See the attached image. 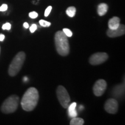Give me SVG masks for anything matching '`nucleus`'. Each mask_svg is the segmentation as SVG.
Listing matches in <instances>:
<instances>
[{
    "mask_svg": "<svg viewBox=\"0 0 125 125\" xmlns=\"http://www.w3.org/2000/svg\"><path fill=\"white\" fill-rule=\"evenodd\" d=\"M108 6L105 3H101L98 5L97 8V13L98 15L102 16L105 15L108 11Z\"/></svg>",
    "mask_w": 125,
    "mask_h": 125,
    "instance_id": "f8f14e48",
    "label": "nucleus"
},
{
    "mask_svg": "<svg viewBox=\"0 0 125 125\" xmlns=\"http://www.w3.org/2000/svg\"><path fill=\"white\" fill-rule=\"evenodd\" d=\"M120 25V19L118 17H113L108 21L109 29L115 30L118 28Z\"/></svg>",
    "mask_w": 125,
    "mask_h": 125,
    "instance_id": "9d476101",
    "label": "nucleus"
},
{
    "mask_svg": "<svg viewBox=\"0 0 125 125\" xmlns=\"http://www.w3.org/2000/svg\"><path fill=\"white\" fill-rule=\"evenodd\" d=\"M108 58V56L106 53L97 52L90 56L89 62L90 64L93 65H99L105 62Z\"/></svg>",
    "mask_w": 125,
    "mask_h": 125,
    "instance_id": "423d86ee",
    "label": "nucleus"
},
{
    "mask_svg": "<svg viewBox=\"0 0 125 125\" xmlns=\"http://www.w3.org/2000/svg\"><path fill=\"white\" fill-rule=\"evenodd\" d=\"M2 29L3 30H9L11 29V24L9 23H6L4 24H3Z\"/></svg>",
    "mask_w": 125,
    "mask_h": 125,
    "instance_id": "f3484780",
    "label": "nucleus"
},
{
    "mask_svg": "<svg viewBox=\"0 0 125 125\" xmlns=\"http://www.w3.org/2000/svg\"><path fill=\"white\" fill-rule=\"evenodd\" d=\"M5 39V35L4 34H0V41H3Z\"/></svg>",
    "mask_w": 125,
    "mask_h": 125,
    "instance_id": "4be33fe9",
    "label": "nucleus"
},
{
    "mask_svg": "<svg viewBox=\"0 0 125 125\" xmlns=\"http://www.w3.org/2000/svg\"><path fill=\"white\" fill-rule=\"evenodd\" d=\"M38 14L36 12H31L29 13V16L30 18L31 19H35L38 17Z\"/></svg>",
    "mask_w": 125,
    "mask_h": 125,
    "instance_id": "6ab92c4d",
    "label": "nucleus"
},
{
    "mask_svg": "<svg viewBox=\"0 0 125 125\" xmlns=\"http://www.w3.org/2000/svg\"><path fill=\"white\" fill-rule=\"evenodd\" d=\"M37 25H36L35 24H32V26H31L30 28V32H31V33H33V32H35L36 30H37Z\"/></svg>",
    "mask_w": 125,
    "mask_h": 125,
    "instance_id": "aec40b11",
    "label": "nucleus"
},
{
    "mask_svg": "<svg viewBox=\"0 0 125 125\" xmlns=\"http://www.w3.org/2000/svg\"><path fill=\"white\" fill-rule=\"evenodd\" d=\"M39 23H40V24L41 25V26H42V27H49V26L51 25V23L49 22V21H46V20H40V21H39Z\"/></svg>",
    "mask_w": 125,
    "mask_h": 125,
    "instance_id": "2eb2a0df",
    "label": "nucleus"
},
{
    "mask_svg": "<svg viewBox=\"0 0 125 125\" xmlns=\"http://www.w3.org/2000/svg\"><path fill=\"white\" fill-rule=\"evenodd\" d=\"M62 31H63L65 35L67 36V37H72V35H73V32H72V31L70 30V29H62Z\"/></svg>",
    "mask_w": 125,
    "mask_h": 125,
    "instance_id": "dca6fc26",
    "label": "nucleus"
},
{
    "mask_svg": "<svg viewBox=\"0 0 125 125\" xmlns=\"http://www.w3.org/2000/svg\"><path fill=\"white\" fill-rule=\"evenodd\" d=\"M107 82L104 79H99L94 84L93 90L94 94L96 96H101L105 92L107 88Z\"/></svg>",
    "mask_w": 125,
    "mask_h": 125,
    "instance_id": "0eeeda50",
    "label": "nucleus"
},
{
    "mask_svg": "<svg viewBox=\"0 0 125 125\" xmlns=\"http://www.w3.org/2000/svg\"><path fill=\"white\" fill-rule=\"evenodd\" d=\"M70 124V125H82L84 124V120L81 118L74 117L72 118Z\"/></svg>",
    "mask_w": 125,
    "mask_h": 125,
    "instance_id": "ddd939ff",
    "label": "nucleus"
},
{
    "mask_svg": "<svg viewBox=\"0 0 125 125\" xmlns=\"http://www.w3.org/2000/svg\"><path fill=\"white\" fill-rule=\"evenodd\" d=\"M52 7L51 6H49V7H48L46 9V10H45V13H44V15L45 17L48 16L49 15V14H50V13H51V12L52 10Z\"/></svg>",
    "mask_w": 125,
    "mask_h": 125,
    "instance_id": "a211bd4d",
    "label": "nucleus"
},
{
    "mask_svg": "<svg viewBox=\"0 0 125 125\" xmlns=\"http://www.w3.org/2000/svg\"><path fill=\"white\" fill-rule=\"evenodd\" d=\"M67 36L62 31H58L54 36L56 51L62 56H67L70 53V45Z\"/></svg>",
    "mask_w": 125,
    "mask_h": 125,
    "instance_id": "f03ea898",
    "label": "nucleus"
},
{
    "mask_svg": "<svg viewBox=\"0 0 125 125\" xmlns=\"http://www.w3.org/2000/svg\"><path fill=\"white\" fill-rule=\"evenodd\" d=\"M25 59L26 54L24 52H20L15 56L9 67L8 73L9 75L15 76L19 73L23 67Z\"/></svg>",
    "mask_w": 125,
    "mask_h": 125,
    "instance_id": "7ed1b4c3",
    "label": "nucleus"
},
{
    "mask_svg": "<svg viewBox=\"0 0 125 125\" xmlns=\"http://www.w3.org/2000/svg\"><path fill=\"white\" fill-rule=\"evenodd\" d=\"M19 97L17 95H12L4 101L1 107V111L4 114H9L15 112L18 109Z\"/></svg>",
    "mask_w": 125,
    "mask_h": 125,
    "instance_id": "20e7f679",
    "label": "nucleus"
},
{
    "mask_svg": "<svg viewBox=\"0 0 125 125\" xmlns=\"http://www.w3.org/2000/svg\"><path fill=\"white\" fill-rule=\"evenodd\" d=\"M39 100V93L35 87H30L26 90L21 100L22 108L26 111H31L35 109Z\"/></svg>",
    "mask_w": 125,
    "mask_h": 125,
    "instance_id": "f257e3e1",
    "label": "nucleus"
},
{
    "mask_svg": "<svg viewBox=\"0 0 125 125\" xmlns=\"http://www.w3.org/2000/svg\"><path fill=\"white\" fill-rule=\"evenodd\" d=\"M125 33V25L120 24L118 28L115 30L108 29L107 31V35L110 38H116L124 35Z\"/></svg>",
    "mask_w": 125,
    "mask_h": 125,
    "instance_id": "1a4fd4ad",
    "label": "nucleus"
},
{
    "mask_svg": "<svg viewBox=\"0 0 125 125\" xmlns=\"http://www.w3.org/2000/svg\"><path fill=\"white\" fill-rule=\"evenodd\" d=\"M0 53H1V48H0Z\"/></svg>",
    "mask_w": 125,
    "mask_h": 125,
    "instance_id": "b1692460",
    "label": "nucleus"
},
{
    "mask_svg": "<svg viewBox=\"0 0 125 125\" xmlns=\"http://www.w3.org/2000/svg\"><path fill=\"white\" fill-rule=\"evenodd\" d=\"M76 103H73L72 104H70L69 106L68 107V115L71 118H74V117L77 116V111H76Z\"/></svg>",
    "mask_w": 125,
    "mask_h": 125,
    "instance_id": "9b49d317",
    "label": "nucleus"
},
{
    "mask_svg": "<svg viewBox=\"0 0 125 125\" xmlns=\"http://www.w3.org/2000/svg\"><path fill=\"white\" fill-rule=\"evenodd\" d=\"M56 94L61 105L64 108H67L70 105L71 99L66 89L62 85H59L56 90Z\"/></svg>",
    "mask_w": 125,
    "mask_h": 125,
    "instance_id": "39448f33",
    "label": "nucleus"
},
{
    "mask_svg": "<svg viewBox=\"0 0 125 125\" xmlns=\"http://www.w3.org/2000/svg\"><path fill=\"white\" fill-rule=\"evenodd\" d=\"M23 26H24V27L26 28V29H28V28L29 27V25L27 22L24 23V24H23Z\"/></svg>",
    "mask_w": 125,
    "mask_h": 125,
    "instance_id": "5701e85b",
    "label": "nucleus"
},
{
    "mask_svg": "<svg viewBox=\"0 0 125 125\" xmlns=\"http://www.w3.org/2000/svg\"><path fill=\"white\" fill-rule=\"evenodd\" d=\"M118 103L115 98H109L107 100L104 105V109L108 113L115 114L118 112Z\"/></svg>",
    "mask_w": 125,
    "mask_h": 125,
    "instance_id": "6e6552de",
    "label": "nucleus"
},
{
    "mask_svg": "<svg viewBox=\"0 0 125 125\" xmlns=\"http://www.w3.org/2000/svg\"><path fill=\"white\" fill-rule=\"evenodd\" d=\"M8 9V5L7 4H2V5L0 7V11L4 12L6 11Z\"/></svg>",
    "mask_w": 125,
    "mask_h": 125,
    "instance_id": "412c9836",
    "label": "nucleus"
},
{
    "mask_svg": "<svg viewBox=\"0 0 125 125\" xmlns=\"http://www.w3.org/2000/svg\"><path fill=\"white\" fill-rule=\"evenodd\" d=\"M66 13L70 18H73L76 13V8L74 7H68L66 10Z\"/></svg>",
    "mask_w": 125,
    "mask_h": 125,
    "instance_id": "4468645a",
    "label": "nucleus"
}]
</instances>
